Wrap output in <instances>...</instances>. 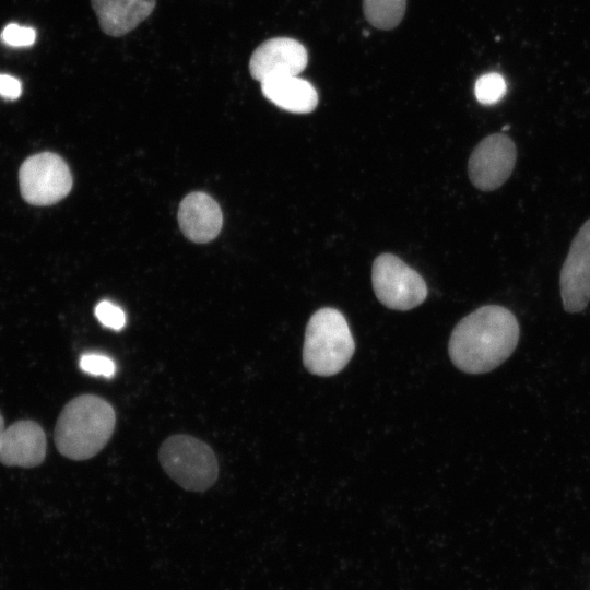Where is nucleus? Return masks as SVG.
Listing matches in <instances>:
<instances>
[{
  "mask_svg": "<svg viewBox=\"0 0 590 590\" xmlns=\"http://www.w3.org/2000/svg\"><path fill=\"white\" fill-rule=\"evenodd\" d=\"M509 128H510V126L507 125V126H505V127L503 128V131H506V130H508Z\"/></svg>",
  "mask_w": 590,
  "mask_h": 590,
  "instance_id": "obj_21",
  "label": "nucleus"
},
{
  "mask_svg": "<svg viewBox=\"0 0 590 590\" xmlns=\"http://www.w3.org/2000/svg\"><path fill=\"white\" fill-rule=\"evenodd\" d=\"M36 31L30 26L10 23L2 30L0 40L10 47H30L35 43Z\"/></svg>",
  "mask_w": 590,
  "mask_h": 590,
  "instance_id": "obj_17",
  "label": "nucleus"
},
{
  "mask_svg": "<svg viewBox=\"0 0 590 590\" xmlns=\"http://www.w3.org/2000/svg\"><path fill=\"white\" fill-rule=\"evenodd\" d=\"M308 62V54L304 45L290 37H274L261 43L249 60V72L259 81L268 79L298 75Z\"/></svg>",
  "mask_w": 590,
  "mask_h": 590,
  "instance_id": "obj_9",
  "label": "nucleus"
},
{
  "mask_svg": "<svg viewBox=\"0 0 590 590\" xmlns=\"http://www.w3.org/2000/svg\"><path fill=\"white\" fill-rule=\"evenodd\" d=\"M261 91L267 99L291 113L308 114L318 105L316 88L298 75L276 76L262 81Z\"/></svg>",
  "mask_w": 590,
  "mask_h": 590,
  "instance_id": "obj_13",
  "label": "nucleus"
},
{
  "mask_svg": "<svg viewBox=\"0 0 590 590\" xmlns=\"http://www.w3.org/2000/svg\"><path fill=\"white\" fill-rule=\"evenodd\" d=\"M520 335L515 315L499 305L482 306L455 327L448 345L451 362L468 374H484L504 363Z\"/></svg>",
  "mask_w": 590,
  "mask_h": 590,
  "instance_id": "obj_1",
  "label": "nucleus"
},
{
  "mask_svg": "<svg viewBox=\"0 0 590 590\" xmlns=\"http://www.w3.org/2000/svg\"><path fill=\"white\" fill-rule=\"evenodd\" d=\"M22 94V83L15 76L0 73V96L14 101Z\"/></svg>",
  "mask_w": 590,
  "mask_h": 590,
  "instance_id": "obj_19",
  "label": "nucleus"
},
{
  "mask_svg": "<svg viewBox=\"0 0 590 590\" xmlns=\"http://www.w3.org/2000/svg\"><path fill=\"white\" fill-rule=\"evenodd\" d=\"M101 30L119 37L134 30L154 10L155 0H91Z\"/></svg>",
  "mask_w": 590,
  "mask_h": 590,
  "instance_id": "obj_12",
  "label": "nucleus"
},
{
  "mask_svg": "<svg viewBox=\"0 0 590 590\" xmlns=\"http://www.w3.org/2000/svg\"><path fill=\"white\" fill-rule=\"evenodd\" d=\"M95 316L103 326L113 330H120L126 324L123 310L109 300H102L96 305Z\"/></svg>",
  "mask_w": 590,
  "mask_h": 590,
  "instance_id": "obj_18",
  "label": "nucleus"
},
{
  "mask_svg": "<svg viewBox=\"0 0 590 590\" xmlns=\"http://www.w3.org/2000/svg\"><path fill=\"white\" fill-rule=\"evenodd\" d=\"M158 460L179 486L191 492H204L217 480V459L209 445L186 434L166 438L160 447Z\"/></svg>",
  "mask_w": 590,
  "mask_h": 590,
  "instance_id": "obj_4",
  "label": "nucleus"
},
{
  "mask_svg": "<svg viewBox=\"0 0 590 590\" xmlns=\"http://www.w3.org/2000/svg\"><path fill=\"white\" fill-rule=\"evenodd\" d=\"M4 430H5L4 421H3V417H2V415L0 413V444H1V439H2Z\"/></svg>",
  "mask_w": 590,
  "mask_h": 590,
  "instance_id": "obj_20",
  "label": "nucleus"
},
{
  "mask_svg": "<svg viewBox=\"0 0 590 590\" xmlns=\"http://www.w3.org/2000/svg\"><path fill=\"white\" fill-rule=\"evenodd\" d=\"M406 0H363L366 20L376 28L389 31L402 21Z\"/></svg>",
  "mask_w": 590,
  "mask_h": 590,
  "instance_id": "obj_14",
  "label": "nucleus"
},
{
  "mask_svg": "<svg viewBox=\"0 0 590 590\" xmlns=\"http://www.w3.org/2000/svg\"><path fill=\"white\" fill-rule=\"evenodd\" d=\"M115 425V411L105 399L95 394L75 397L57 420L56 447L66 458L90 459L107 445Z\"/></svg>",
  "mask_w": 590,
  "mask_h": 590,
  "instance_id": "obj_2",
  "label": "nucleus"
},
{
  "mask_svg": "<svg viewBox=\"0 0 590 590\" xmlns=\"http://www.w3.org/2000/svg\"><path fill=\"white\" fill-rule=\"evenodd\" d=\"M371 283L378 300L394 310H410L427 296L424 279L392 253H382L374 260Z\"/></svg>",
  "mask_w": 590,
  "mask_h": 590,
  "instance_id": "obj_5",
  "label": "nucleus"
},
{
  "mask_svg": "<svg viewBox=\"0 0 590 590\" xmlns=\"http://www.w3.org/2000/svg\"><path fill=\"white\" fill-rule=\"evenodd\" d=\"M516 160L514 141L504 133H493L473 150L468 162L469 178L479 190L493 191L510 177Z\"/></svg>",
  "mask_w": 590,
  "mask_h": 590,
  "instance_id": "obj_7",
  "label": "nucleus"
},
{
  "mask_svg": "<svg viewBox=\"0 0 590 590\" xmlns=\"http://www.w3.org/2000/svg\"><path fill=\"white\" fill-rule=\"evenodd\" d=\"M354 350V339L342 312L324 307L312 314L303 346V363L310 374L332 376L340 373Z\"/></svg>",
  "mask_w": 590,
  "mask_h": 590,
  "instance_id": "obj_3",
  "label": "nucleus"
},
{
  "mask_svg": "<svg viewBox=\"0 0 590 590\" xmlns=\"http://www.w3.org/2000/svg\"><path fill=\"white\" fill-rule=\"evenodd\" d=\"M21 194L33 205H50L72 188L71 172L57 154L44 152L28 157L19 173Z\"/></svg>",
  "mask_w": 590,
  "mask_h": 590,
  "instance_id": "obj_6",
  "label": "nucleus"
},
{
  "mask_svg": "<svg viewBox=\"0 0 590 590\" xmlns=\"http://www.w3.org/2000/svg\"><path fill=\"white\" fill-rule=\"evenodd\" d=\"M507 85L502 74L489 72L481 75L474 85L476 101L482 105L498 103L505 95Z\"/></svg>",
  "mask_w": 590,
  "mask_h": 590,
  "instance_id": "obj_15",
  "label": "nucleus"
},
{
  "mask_svg": "<svg viewBox=\"0 0 590 590\" xmlns=\"http://www.w3.org/2000/svg\"><path fill=\"white\" fill-rule=\"evenodd\" d=\"M80 368L90 375L110 378L116 373L115 362L103 354L88 353L81 356Z\"/></svg>",
  "mask_w": 590,
  "mask_h": 590,
  "instance_id": "obj_16",
  "label": "nucleus"
},
{
  "mask_svg": "<svg viewBox=\"0 0 590 590\" xmlns=\"http://www.w3.org/2000/svg\"><path fill=\"white\" fill-rule=\"evenodd\" d=\"M560 296L567 312H580L590 302V219L574 237L559 275Z\"/></svg>",
  "mask_w": 590,
  "mask_h": 590,
  "instance_id": "obj_8",
  "label": "nucleus"
},
{
  "mask_svg": "<svg viewBox=\"0 0 590 590\" xmlns=\"http://www.w3.org/2000/svg\"><path fill=\"white\" fill-rule=\"evenodd\" d=\"M46 435L36 422L17 421L3 433L0 461L8 467H37L46 457Z\"/></svg>",
  "mask_w": 590,
  "mask_h": 590,
  "instance_id": "obj_10",
  "label": "nucleus"
},
{
  "mask_svg": "<svg viewBox=\"0 0 590 590\" xmlns=\"http://www.w3.org/2000/svg\"><path fill=\"white\" fill-rule=\"evenodd\" d=\"M178 223L189 240L203 244L219 235L223 215L213 198L204 192H192L185 197L179 205Z\"/></svg>",
  "mask_w": 590,
  "mask_h": 590,
  "instance_id": "obj_11",
  "label": "nucleus"
}]
</instances>
